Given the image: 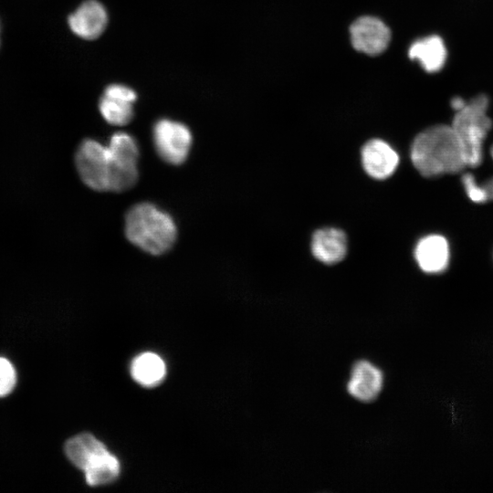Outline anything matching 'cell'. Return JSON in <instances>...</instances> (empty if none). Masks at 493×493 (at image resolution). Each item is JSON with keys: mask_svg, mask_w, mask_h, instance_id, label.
Wrapping results in <instances>:
<instances>
[{"mask_svg": "<svg viewBox=\"0 0 493 493\" xmlns=\"http://www.w3.org/2000/svg\"><path fill=\"white\" fill-rule=\"evenodd\" d=\"M488 106V97L478 94L454 115L451 126L462 143L467 167L475 168L482 163L484 142L492 127Z\"/></svg>", "mask_w": 493, "mask_h": 493, "instance_id": "3", "label": "cell"}, {"mask_svg": "<svg viewBox=\"0 0 493 493\" xmlns=\"http://www.w3.org/2000/svg\"><path fill=\"white\" fill-rule=\"evenodd\" d=\"M69 461L82 471L99 464L109 453L102 442L90 434H80L70 438L65 445Z\"/></svg>", "mask_w": 493, "mask_h": 493, "instance_id": "12", "label": "cell"}, {"mask_svg": "<svg viewBox=\"0 0 493 493\" xmlns=\"http://www.w3.org/2000/svg\"><path fill=\"white\" fill-rule=\"evenodd\" d=\"M16 383V373L12 363L0 357V397L10 393Z\"/></svg>", "mask_w": 493, "mask_h": 493, "instance_id": "18", "label": "cell"}, {"mask_svg": "<svg viewBox=\"0 0 493 493\" xmlns=\"http://www.w3.org/2000/svg\"><path fill=\"white\" fill-rule=\"evenodd\" d=\"M408 57L419 63L427 73L440 71L447 59V49L441 37L429 35L414 41L408 49Z\"/></svg>", "mask_w": 493, "mask_h": 493, "instance_id": "13", "label": "cell"}, {"mask_svg": "<svg viewBox=\"0 0 493 493\" xmlns=\"http://www.w3.org/2000/svg\"><path fill=\"white\" fill-rule=\"evenodd\" d=\"M414 256L422 271L440 274L449 266L450 246L444 236L430 234L418 240Z\"/></svg>", "mask_w": 493, "mask_h": 493, "instance_id": "8", "label": "cell"}, {"mask_svg": "<svg viewBox=\"0 0 493 493\" xmlns=\"http://www.w3.org/2000/svg\"><path fill=\"white\" fill-rule=\"evenodd\" d=\"M114 163L113 192L132 187L138 179L139 148L134 138L126 132L114 133L108 145Z\"/></svg>", "mask_w": 493, "mask_h": 493, "instance_id": "6", "label": "cell"}, {"mask_svg": "<svg viewBox=\"0 0 493 493\" xmlns=\"http://www.w3.org/2000/svg\"><path fill=\"white\" fill-rule=\"evenodd\" d=\"M462 184L467 195L472 202L477 204L488 202V197L482 184H478L472 173H466L463 174Z\"/></svg>", "mask_w": 493, "mask_h": 493, "instance_id": "19", "label": "cell"}, {"mask_svg": "<svg viewBox=\"0 0 493 493\" xmlns=\"http://www.w3.org/2000/svg\"><path fill=\"white\" fill-rule=\"evenodd\" d=\"M127 239L154 256L166 253L174 244L177 228L167 213L150 203L133 205L125 216Z\"/></svg>", "mask_w": 493, "mask_h": 493, "instance_id": "2", "label": "cell"}, {"mask_svg": "<svg viewBox=\"0 0 493 493\" xmlns=\"http://www.w3.org/2000/svg\"><path fill=\"white\" fill-rule=\"evenodd\" d=\"M466 102L467 100H465L464 99L460 97H455L451 100L450 104H451V108L456 112L459 110L460 109H462L465 106Z\"/></svg>", "mask_w": 493, "mask_h": 493, "instance_id": "22", "label": "cell"}, {"mask_svg": "<svg viewBox=\"0 0 493 493\" xmlns=\"http://www.w3.org/2000/svg\"><path fill=\"white\" fill-rule=\"evenodd\" d=\"M153 143L158 155L167 163L179 165L187 158L193 137L184 124L163 119L153 127Z\"/></svg>", "mask_w": 493, "mask_h": 493, "instance_id": "5", "label": "cell"}, {"mask_svg": "<svg viewBox=\"0 0 493 493\" xmlns=\"http://www.w3.org/2000/svg\"><path fill=\"white\" fill-rule=\"evenodd\" d=\"M410 157L414 168L432 178L462 172L467 165L462 143L451 125L435 124L414 139Z\"/></svg>", "mask_w": 493, "mask_h": 493, "instance_id": "1", "label": "cell"}, {"mask_svg": "<svg viewBox=\"0 0 493 493\" xmlns=\"http://www.w3.org/2000/svg\"><path fill=\"white\" fill-rule=\"evenodd\" d=\"M362 161L365 172L374 179H386L396 170L399 155L386 142L372 139L362 150Z\"/></svg>", "mask_w": 493, "mask_h": 493, "instance_id": "9", "label": "cell"}, {"mask_svg": "<svg viewBox=\"0 0 493 493\" xmlns=\"http://www.w3.org/2000/svg\"><path fill=\"white\" fill-rule=\"evenodd\" d=\"M482 186L486 192L488 201L493 200V177L482 184Z\"/></svg>", "mask_w": 493, "mask_h": 493, "instance_id": "21", "label": "cell"}, {"mask_svg": "<svg viewBox=\"0 0 493 493\" xmlns=\"http://www.w3.org/2000/svg\"><path fill=\"white\" fill-rule=\"evenodd\" d=\"M489 152H490V156H491V158L493 160V143H492V145L490 147Z\"/></svg>", "mask_w": 493, "mask_h": 493, "instance_id": "23", "label": "cell"}, {"mask_svg": "<svg viewBox=\"0 0 493 493\" xmlns=\"http://www.w3.org/2000/svg\"><path fill=\"white\" fill-rule=\"evenodd\" d=\"M383 385L382 371L368 361H359L352 367L347 390L355 399L371 402L381 393Z\"/></svg>", "mask_w": 493, "mask_h": 493, "instance_id": "11", "label": "cell"}, {"mask_svg": "<svg viewBox=\"0 0 493 493\" xmlns=\"http://www.w3.org/2000/svg\"><path fill=\"white\" fill-rule=\"evenodd\" d=\"M108 14L96 0L82 3L68 17L70 29L81 38L91 40L100 37L107 26Z\"/></svg>", "mask_w": 493, "mask_h": 493, "instance_id": "10", "label": "cell"}, {"mask_svg": "<svg viewBox=\"0 0 493 493\" xmlns=\"http://www.w3.org/2000/svg\"><path fill=\"white\" fill-rule=\"evenodd\" d=\"M132 378L146 387L156 386L165 377L163 360L153 352H143L134 358L131 365Z\"/></svg>", "mask_w": 493, "mask_h": 493, "instance_id": "15", "label": "cell"}, {"mask_svg": "<svg viewBox=\"0 0 493 493\" xmlns=\"http://www.w3.org/2000/svg\"><path fill=\"white\" fill-rule=\"evenodd\" d=\"M118 458L110 453L99 465L85 472L86 482L89 486H100L114 481L120 475Z\"/></svg>", "mask_w": 493, "mask_h": 493, "instance_id": "17", "label": "cell"}, {"mask_svg": "<svg viewBox=\"0 0 493 493\" xmlns=\"http://www.w3.org/2000/svg\"><path fill=\"white\" fill-rule=\"evenodd\" d=\"M133 103L121 99L103 95L100 100V111L111 125L123 126L133 117Z\"/></svg>", "mask_w": 493, "mask_h": 493, "instance_id": "16", "label": "cell"}, {"mask_svg": "<svg viewBox=\"0 0 493 493\" xmlns=\"http://www.w3.org/2000/svg\"><path fill=\"white\" fill-rule=\"evenodd\" d=\"M311 251L313 256L324 264L338 263L347 253L346 236L337 228L319 229L312 236Z\"/></svg>", "mask_w": 493, "mask_h": 493, "instance_id": "14", "label": "cell"}, {"mask_svg": "<svg viewBox=\"0 0 493 493\" xmlns=\"http://www.w3.org/2000/svg\"><path fill=\"white\" fill-rule=\"evenodd\" d=\"M104 95L127 100L134 103L137 99L136 93L131 88L121 84H111L105 89Z\"/></svg>", "mask_w": 493, "mask_h": 493, "instance_id": "20", "label": "cell"}, {"mask_svg": "<svg viewBox=\"0 0 493 493\" xmlns=\"http://www.w3.org/2000/svg\"><path fill=\"white\" fill-rule=\"evenodd\" d=\"M351 42L357 51L376 56L383 53L391 41L389 27L374 16H362L350 26Z\"/></svg>", "mask_w": 493, "mask_h": 493, "instance_id": "7", "label": "cell"}, {"mask_svg": "<svg viewBox=\"0 0 493 493\" xmlns=\"http://www.w3.org/2000/svg\"><path fill=\"white\" fill-rule=\"evenodd\" d=\"M75 163L79 175L87 186L100 192L111 191L114 163L108 146L87 139L79 144Z\"/></svg>", "mask_w": 493, "mask_h": 493, "instance_id": "4", "label": "cell"}]
</instances>
